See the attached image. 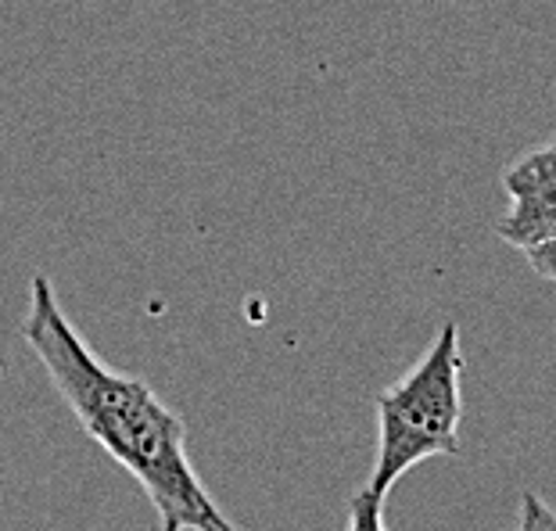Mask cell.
<instances>
[{
	"label": "cell",
	"instance_id": "8992f818",
	"mask_svg": "<svg viewBox=\"0 0 556 531\" xmlns=\"http://www.w3.org/2000/svg\"><path fill=\"white\" fill-rule=\"evenodd\" d=\"M525 255H528V266L535 269L539 277H546L556 285V238L539 244V248H531V252H525Z\"/></svg>",
	"mask_w": 556,
	"mask_h": 531
},
{
	"label": "cell",
	"instance_id": "6da1fadb",
	"mask_svg": "<svg viewBox=\"0 0 556 531\" xmlns=\"http://www.w3.org/2000/svg\"><path fill=\"white\" fill-rule=\"evenodd\" d=\"M22 338L83 431L144 489L162 531H241L194 475L184 420L151 392L148 381L109 370L93 356L43 274L29 280Z\"/></svg>",
	"mask_w": 556,
	"mask_h": 531
},
{
	"label": "cell",
	"instance_id": "5b68a950",
	"mask_svg": "<svg viewBox=\"0 0 556 531\" xmlns=\"http://www.w3.org/2000/svg\"><path fill=\"white\" fill-rule=\"evenodd\" d=\"M517 531H556V510L546 500H542L539 492H525V495H520Z\"/></svg>",
	"mask_w": 556,
	"mask_h": 531
},
{
	"label": "cell",
	"instance_id": "3957f363",
	"mask_svg": "<svg viewBox=\"0 0 556 531\" xmlns=\"http://www.w3.org/2000/svg\"><path fill=\"white\" fill-rule=\"evenodd\" d=\"M503 187L510 194V212L495 223L500 241L517 252L546 244L556 238V144L525 151L503 173Z\"/></svg>",
	"mask_w": 556,
	"mask_h": 531
},
{
	"label": "cell",
	"instance_id": "277c9868",
	"mask_svg": "<svg viewBox=\"0 0 556 531\" xmlns=\"http://www.w3.org/2000/svg\"><path fill=\"white\" fill-rule=\"evenodd\" d=\"M349 531H388L384 528V500L363 485L349 503Z\"/></svg>",
	"mask_w": 556,
	"mask_h": 531
},
{
	"label": "cell",
	"instance_id": "7a4b0ae2",
	"mask_svg": "<svg viewBox=\"0 0 556 531\" xmlns=\"http://www.w3.org/2000/svg\"><path fill=\"white\" fill-rule=\"evenodd\" d=\"M464 349L459 327L445 324L431 349L399 384L377 395V456L366 489L384 495L431 456H459L464 420Z\"/></svg>",
	"mask_w": 556,
	"mask_h": 531
}]
</instances>
